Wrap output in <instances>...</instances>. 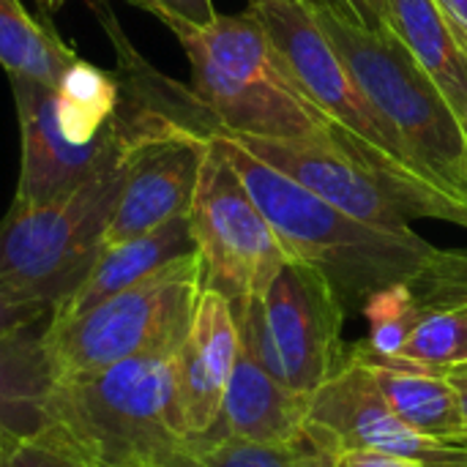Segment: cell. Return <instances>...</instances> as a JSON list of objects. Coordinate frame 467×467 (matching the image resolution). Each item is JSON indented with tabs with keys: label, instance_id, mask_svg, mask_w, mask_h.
Returning a JSON list of instances; mask_svg holds the SVG:
<instances>
[{
	"label": "cell",
	"instance_id": "cell-1",
	"mask_svg": "<svg viewBox=\"0 0 467 467\" xmlns=\"http://www.w3.org/2000/svg\"><path fill=\"white\" fill-rule=\"evenodd\" d=\"M213 142L265 213L287 257L315 268L345 312H364L375 293L416 282L441 252L419 233L397 235L353 219L222 131Z\"/></svg>",
	"mask_w": 467,
	"mask_h": 467
},
{
	"label": "cell",
	"instance_id": "cell-2",
	"mask_svg": "<svg viewBox=\"0 0 467 467\" xmlns=\"http://www.w3.org/2000/svg\"><path fill=\"white\" fill-rule=\"evenodd\" d=\"M192 66V93L230 137L306 140L334 134L331 120L293 82L252 8L216 16L178 38Z\"/></svg>",
	"mask_w": 467,
	"mask_h": 467
},
{
	"label": "cell",
	"instance_id": "cell-3",
	"mask_svg": "<svg viewBox=\"0 0 467 467\" xmlns=\"http://www.w3.org/2000/svg\"><path fill=\"white\" fill-rule=\"evenodd\" d=\"M49 432L90 467H167L189 443L172 416V353L137 356L107 369L55 380Z\"/></svg>",
	"mask_w": 467,
	"mask_h": 467
},
{
	"label": "cell",
	"instance_id": "cell-4",
	"mask_svg": "<svg viewBox=\"0 0 467 467\" xmlns=\"http://www.w3.org/2000/svg\"><path fill=\"white\" fill-rule=\"evenodd\" d=\"M312 14L427 178L467 205L465 129L438 82L389 27L369 30L320 5Z\"/></svg>",
	"mask_w": 467,
	"mask_h": 467
},
{
	"label": "cell",
	"instance_id": "cell-5",
	"mask_svg": "<svg viewBox=\"0 0 467 467\" xmlns=\"http://www.w3.org/2000/svg\"><path fill=\"white\" fill-rule=\"evenodd\" d=\"M129 142L79 186L44 202H11L0 222V290L52 312L74 296L104 249Z\"/></svg>",
	"mask_w": 467,
	"mask_h": 467
},
{
	"label": "cell",
	"instance_id": "cell-6",
	"mask_svg": "<svg viewBox=\"0 0 467 467\" xmlns=\"http://www.w3.org/2000/svg\"><path fill=\"white\" fill-rule=\"evenodd\" d=\"M249 8L268 30L293 82L331 120L334 140L348 153L408 189L443 194L408 153L405 142L369 101L364 88L356 82L342 55L320 30L306 0H260Z\"/></svg>",
	"mask_w": 467,
	"mask_h": 467
},
{
	"label": "cell",
	"instance_id": "cell-7",
	"mask_svg": "<svg viewBox=\"0 0 467 467\" xmlns=\"http://www.w3.org/2000/svg\"><path fill=\"white\" fill-rule=\"evenodd\" d=\"M202 287V263L192 252L74 317H49L44 342L55 380L137 356L175 353L192 326Z\"/></svg>",
	"mask_w": 467,
	"mask_h": 467
},
{
	"label": "cell",
	"instance_id": "cell-8",
	"mask_svg": "<svg viewBox=\"0 0 467 467\" xmlns=\"http://www.w3.org/2000/svg\"><path fill=\"white\" fill-rule=\"evenodd\" d=\"M233 312L241 348L298 394L312 397L348 361L345 309L331 285L304 263H285L260 298H249Z\"/></svg>",
	"mask_w": 467,
	"mask_h": 467
},
{
	"label": "cell",
	"instance_id": "cell-9",
	"mask_svg": "<svg viewBox=\"0 0 467 467\" xmlns=\"http://www.w3.org/2000/svg\"><path fill=\"white\" fill-rule=\"evenodd\" d=\"M189 227L202 263L205 290H216L233 306L260 298L285 263H290L279 235L213 142V134L189 211Z\"/></svg>",
	"mask_w": 467,
	"mask_h": 467
},
{
	"label": "cell",
	"instance_id": "cell-10",
	"mask_svg": "<svg viewBox=\"0 0 467 467\" xmlns=\"http://www.w3.org/2000/svg\"><path fill=\"white\" fill-rule=\"evenodd\" d=\"M230 137V134H227ZM265 164L282 170L287 178L331 202L334 208L361 219L372 227L410 235L413 219H441L467 227V205L443 194H424L408 189L369 164L348 153L334 134L306 140H263L233 137Z\"/></svg>",
	"mask_w": 467,
	"mask_h": 467
},
{
	"label": "cell",
	"instance_id": "cell-11",
	"mask_svg": "<svg viewBox=\"0 0 467 467\" xmlns=\"http://www.w3.org/2000/svg\"><path fill=\"white\" fill-rule=\"evenodd\" d=\"M129 153L123 189L104 235V246L145 235L178 216H189L211 134L175 112L148 104L129 118Z\"/></svg>",
	"mask_w": 467,
	"mask_h": 467
},
{
	"label": "cell",
	"instance_id": "cell-12",
	"mask_svg": "<svg viewBox=\"0 0 467 467\" xmlns=\"http://www.w3.org/2000/svg\"><path fill=\"white\" fill-rule=\"evenodd\" d=\"M309 427L334 449H375L421 467H467V446L435 441L410 427L350 353L342 369L312 394Z\"/></svg>",
	"mask_w": 467,
	"mask_h": 467
},
{
	"label": "cell",
	"instance_id": "cell-13",
	"mask_svg": "<svg viewBox=\"0 0 467 467\" xmlns=\"http://www.w3.org/2000/svg\"><path fill=\"white\" fill-rule=\"evenodd\" d=\"M8 79L22 137V161L14 202L30 205L52 200L88 181L126 148V120H120V129L109 140L79 142L60 118L57 90L52 85L14 74H8Z\"/></svg>",
	"mask_w": 467,
	"mask_h": 467
},
{
	"label": "cell",
	"instance_id": "cell-14",
	"mask_svg": "<svg viewBox=\"0 0 467 467\" xmlns=\"http://www.w3.org/2000/svg\"><path fill=\"white\" fill-rule=\"evenodd\" d=\"M238 350L233 304L202 287L192 326L172 353V416L186 441H200L216 430Z\"/></svg>",
	"mask_w": 467,
	"mask_h": 467
},
{
	"label": "cell",
	"instance_id": "cell-15",
	"mask_svg": "<svg viewBox=\"0 0 467 467\" xmlns=\"http://www.w3.org/2000/svg\"><path fill=\"white\" fill-rule=\"evenodd\" d=\"M312 397L293 391L241 348L222 402L219 424L211 435H230L254 443H293L304 435Z\"/></svg>",
	"mask_w": 467,
	"mask_h": 467
},
{
	"label": "cell",
	"instance_id": "cell-16",
	"mask_svg": "<svg viewBox=\"0 0 467 467\" xmlns=\"http://www.w3.org/2000/svg\"><path fill=\"white\" fill-rule=\"evenodd\" d=\"M197 252L194 246V235L189 227V216H178L145 235L129 238L123 244L115 246H104L93 263V268L88 271L85 282L74 290L71 298H66L55 312L52 320H66L74 317L101 301H107L109 296L142 282L145 276L156 274L159 268H164L167 263Z\"/></svg>",
	"mask_w": 467,
	"mask_h": 467
},
{
	"label": "cell",
	"instance_id": "cell-17",
	"mask_svg": "<svg viewBox=\"0 0 467 467\" xmlns=\"http://www.w3.org/2000/svg\"><path fill=\"white\" fill-rule=\"evenodd\" d=\"M47 323L0 334V438H33L49 430L55 372L44 342Z\"/></svg>",
	"mask_w": 467,
	"mask_h": 467
},
{
	"label": "cell",
	"instance_id": "cell-18",
	"mask_svg": "<svg viewBox=\"0 0 467 467\" xmlns=\"http://www.w3.org/2000/svg\"><path fill=\"white\" fill-rule=\"evenodd\" d=\"M372 375L375 386L386 397V402L419 432L443 441V443H457L467 446V421L457 400L454 386L432 372V369H419L408 364H391L367 356L358 345L350 350Z\"/></svg>",
	"mask_w": 467,
	"mask_h": 467
},
{
	"label": "cell",
	"instance_id": "cell-19",
	"mask_svg": "<svg viewBox=\"0 0 467 467\" xmlns=\"http://www.w3.org/2000/svg\"><path fill=\"white\" fill-rule=\"evenodd\" d=\"M386 27L408 47L462 118L467 107V47L438 0H383Z\"/></svg>",
	"mask_w": 467,
	"mask_h": 467
},
{
	"label": "cell",
	"instance_id": "cell-20",
	"mask_svg": "<svg viewBox=\"0 0 467 467\" xmlns=\"http://www.w3.org/2000/svg\"><path fill=\"white\" fill-rule=\"evenodd\" d=\"M334 446L317 435L309 421L293 443H254L216 435L189 441L167 467H328Z\"/></svg>",
	"mask_w": 467,
	"mask_h": 467
},
{
	"label": "cell",
	"instance_id": "cell-21",
	"mask_svg": "<svg viewBox=\"0 0 467 467\" xmlns=\"http://www.w3.org/2000/svg\"><path fill=\"white\" fill-rule=\"evenodd\" d=\"M77 55L19 0H0V66L14 77L57 85Z\"/></svg>",
	"mask_w": 467,
	"mask_h": 467
},
{
	"label": "cell",
	"instance_id": "cell-22",
	"mask_svg": "<svg viewBox=\"0 0 467 467\" xmlns=\"http://www.w3.org/2000/svg\"><path fill=\"white\" fill-rule=\"evenodd\" d=\"M419 301H421V315L410 337L405 339L397 356L380 361L408 364L421 369H446V367L467 364V298H419Z\"/></svg>",
	"mask_w": 467,
	"mask_h": 467
},
{
	"label": "cell",
	"instance_id": "cell-23",
	"mask_svg": "<svg viewBox=\"0 0 467 467\" xmlns=\"http://www.w3.org/2000/svg\"><path fill=\"white\" fill-rule=\"evenodd\" d=\"M361 315L369 320V342L361 348L378 358H391L410 337L421 315V301L410 285H394L375 293Z\"/></svg>",
	"mask_w": 467,
	"mask_h": 467
},
{
	"label": "cell",
	"instance_id": "cell-24",
	"mask_svg": "<svg viewBox=\"0 0 467 467\" xmlns=\"http://www.w3.org/2000/svg\"><path fill=\"white\" fill-rule=\"evenodd\" d=\"M55 90L63 99V104H68L77 115H82L85 120L96 126H112L120 118L118 115V101H120L118 82L93 63H85L77 57L68 66V71L60 77Z\"/></svg>",
	"mask_w": 467,
	"mask_h": 467
},
{
	"label": "cell",
	"instance_id": "cell-25",
	"mask_svg": "<svg viewBox=\"0 0 467 467\" xmlns=\"http://www.w3.org/2000/svg\"><path fill=\"white\" fill-rule=\"evenodd\" d=\"M5 467H90V462L47 430L33 438L5 441Z\"/></svg>",
	"mask_w": 467,
	"mask_h": 467
},
{
	"label": "cell",
	"instance_id": "cell-26",
	"mask_svg": "<svg viewBox=\"0 0 467 467\" xmlns=\"http://www.w3.org/2000/svg\"><path fill=\"white\" fill-rule=\"evenodd\" d=\"M419 298H467V252H438L432 265L410 282Z\"/></svg>",
	"mask_w": 467,
	"mask_h": 467
},
{
	"label": "cell",
	"instance_id": "cell-27",
	"mask_svg": "<svg viewBox=\"0 0 467 467\" xmlns=\"http://www.w3.org/2000/svg\"><path fill=\"white\" fill-rule=\"evenodd\" d=\"M134 3L156 14L178 38L208 27L219 16L213 0H134Z\"/></svg>",
	"mask_w": 467,
	"mask_h": 467
},
{
	"label": "cell",
	"instance_id": "cell-28",
	"mask_svg": "<svg viewBox=\"0 0 467 467\" xmlns=\"http://www.w3.org/2000/svg\"><path fill=\"white\" fill-rule=\"evenodd\" d=\"M52 317V309L41 306V304H30V301H19L11 293L0 290V334H14V331H25L33 328L44 320Z\"/></svg>",
	"mask_w": 467,
	"mask_h": 467
},
{
	"label": "cell",
	"instance_id": "cell-29",
	"mask_svg": "<svg viewBox=\"0 0 467 467\" xmlns=\"http://www.w3.org/2000/svg\"><path fill=\"white\" fill-rule=\"evenodd\" d=\"M328 467H421L413 460H402L375 449H334Z\"/></svg>",
	"mask_w": 467,
	"mask_h": 467
},
{
	"label": "cell",
	"instance_id": "cell-30",
	"mask_svg": "<svg viewBox=\"0 0 467 467\" xmlns=\"http://www.w3.org/2000/svg\"><path fill=\"white\" fill-rule=\"evenodd\" d=\"M350 8L356 11L358 22L369 30L386 27V14H383V0H348Z\"/></svg>",
	"mask_w": 467,
	"mask_h": 467
},
{
	"label": "cell",
	"instance_id": "cell-31",
	"mask_svg": "<svg viewBox=\"0 0 467 467\" xmlns=\"http://www.w3.org/2000/svg\"><path fill=\"white\" fill-rule=\"evenodd\" d=\"M419 369H421V367H419ZM432 372L443 375V378L454 386L457 400H460V408H462V416H465V421H467V364L446 367V369H432Z\"/></svg>",
	"mask_w": 467,
	"mask_h": 467
},
{
	"label": "cell",
	"instance_id": "cell-32",
	"mask_svg": "<svg viewBox=\"0 0 467 467\" xmlns=\"http://www.w3.org/2000/svg\"><path fill=\"white\" fill-rule=\"evenodd\" d=\"M438 3L446 11V16L454 25V30L460 33L462 44L467 47V0H438Z\"/></svg>",
	"mask_w": 467,
	"mask_h": 467
},
{
	"label": "cell",
	"instance_id": "cell-33",
	"mask_svg": "<svg viewBox=\"0 0 467 467\" xmlns=\"http://www.w3.org/2000/svg\"><path fill=\"white\" fill-rule=\"evenodd\" d=\"M309 5L331 8V11H337L339 16H345V19H353V22H358V16H356V11L350 8V3H348V0H309ZM358 25H361V22H358Z\"/></svg>",
	"mask_w": 467,
	"mask_h": 467
},
{
	"label": "cell",
	"instance_id": "cell-34",
	"mask_svg": "<svg viewBox=\"0 0 467 467\" xmlns=\"http://www.w3.org/2000/svg\"><path fill=\"white\" fill-rule=\"evenodd\" d=\"M109 467H159L153 462H126V465H109Z\"/></svg>",
	"mask_w": 467,
	"mask_h": 467
},
{
	"label": "cell",
	"instance_id": "cell-35",
	"mask_svg": "<svg viewBox=\"0 0 467 467\" xmlns=\"http://www.w3.org/2000/svg\"><path fill=\"white\" fill-rule=\"evenodd\" d=\"M0 467H5V441L0 438Z\"/></svg>",
	"mask_w": 467,
	"mask_h": 467
},
{
	"label": "cell",
	"instance_id": "cell-36",
	"mask_svg": "<svg viewBox=\"0 0 467 467\" xmlns=\"http://www.w3.org/2000/svg\"><path fill=\"white\" fill-rule=\"evenodd\" d=\"M462 129H465V137H467V107H465V112H462Z\"/></svg>",
	"mask_w": 467,
	"mask_h": 467
},
{
	"label": "cell",
	"instance_id": "cell-37",
	"mask_svg": "<svg viewBox=\"0 0 467 467\" xmlns=\"http://www.w3.org/2000/svg\"><path fill=\"white\" fill-rule=\"evenodd\" d=\"M252 3H260V0H249V5H252ZM306 3H309V0H306Z\"/></svg>",
	"mask_w": 467,
	"mask_h": 467
},
{
	"label": "cell",
	"instance_id": "cell-38",
	"mask_svg": "<svg viewBox=\"0 0 467 467\" xmlns=\"http://www.w3.org/2000/svg\"><path fill=\"white\" fill-rule=\"evenodd\" d=\"M55 3H60V0H55Z\"/></svg>",
	"mask_w": 467,
	"mask_h": 467
}]
</instances>
